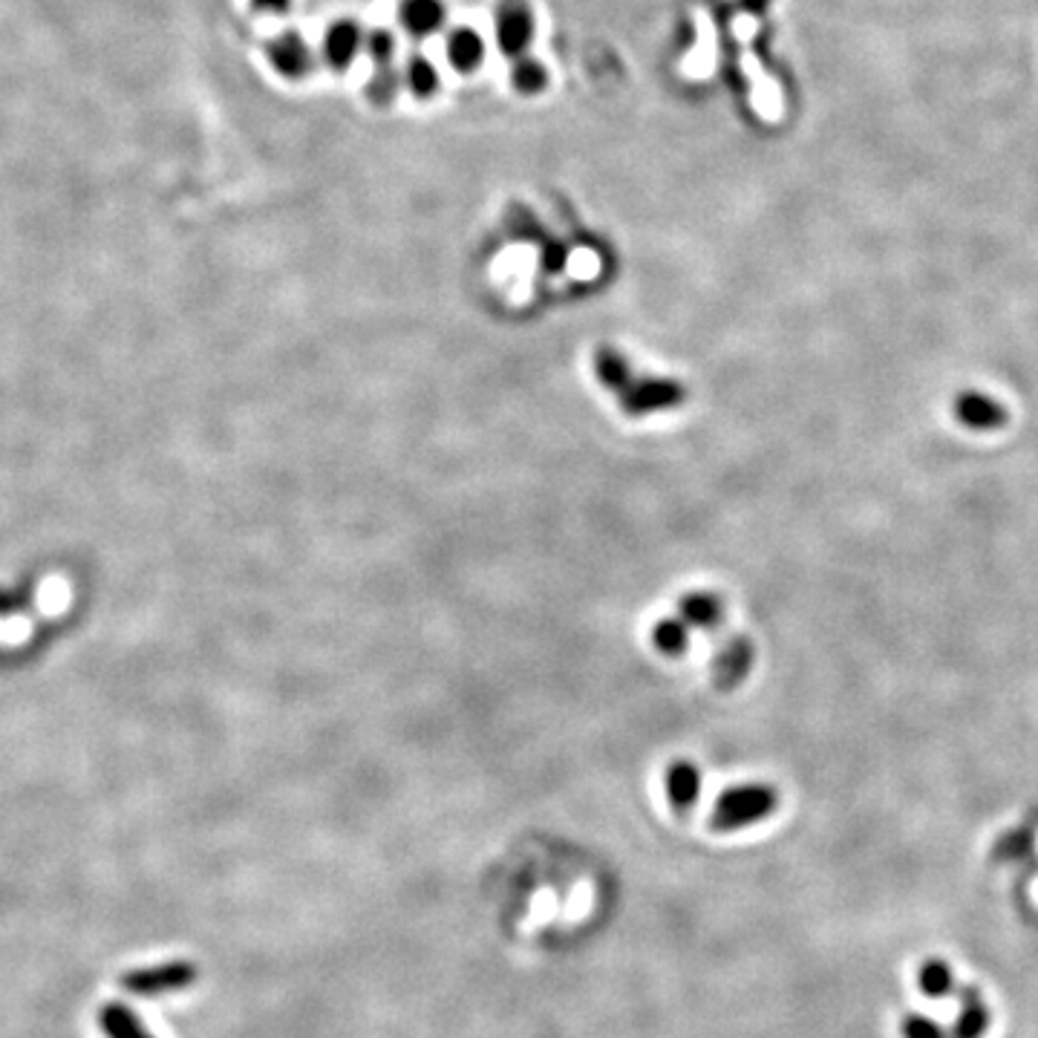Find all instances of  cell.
I'll list each match as a JSON object with an SVG mask.
<instances>
[{
  "label": "cell",
  "mask_w": 1038,
  "mask_h": 1038,
  "mask_svg": "<svg viewBox=\"0 0 1038 1038\" xmlns=\"http://www.w3.org/2000/svg\"><path fill=\"white\" fill-rule=\"evenodd\" d=\"M598 379H603V384L612 390H618L621 395H626V390H635L626 407L641 413V409H655V407H667V404L678 402V390H669V393H644V387H635L632 384L630 375V364L623 361L618 352L612 349H600L598 352Z\"/></svg>",
  "instance_id": "cell-3"
},
{
  "label": "cell",
  "mask_w": 1038,
  "mask_h": 1038,
  "mask_svg": "<svg viewBox=\"0 0 1038 1038\" xmlns=\"http://www.w3.org/2000/svg\"><path fill=\"white\" fill-rule=\"evenodd\" d=\"M966 993H970V995H963L961 1016H958L952 1036H955V1038H981L986 1032V1027H990V1013H986V1007L981 1004V998L975 995V990H966Z\"/></svg>",
  "instance_id": "cell-13"
},
{
  "label": "cell",
  "mask_w": 1038,
  "mask_h": 1038,
  "mask_svg": "<svg viewBox=\"0 0 1038 1038\" xmlns=\"http://www.w3.org/2000/svg\"><path fill=\"white\" fill-rule=\"evenodd\" d=\"M658 646L664 652H681L684 649V630L678 623H664L658 630Z\"/></svg>",
  "instance_id": "cell-20"
},
{
  "label": "cell",
  "mask_w": 1038,
  "mask_h": 1038,
  "mask_svg": "<svg viewBox=\"0 0 1038 1038\" xmlns=\"http://www.w3.org/2000/svg\"><path fill=\"white\" fill-rule=\"evenodd\" d=\"M265 55H269V62H272L274 73L288 81H297V78H304L312 73V50L306 46V41L297 35V32H283L277 39H272L265 44Z\"/></svg>",
  "instance_id": "cell-5"
},
{
  "label": "cell",
  "mask_w": 1038,
  "mask_h": 1038,
  "mask_svg": "<svg viewBox=\"0 0 1038 1038\" xmlns=\"http://www.w3.org/2000/svg\"><path fill=\"white\" fill-rule=\"evenodd\" d=\"M251 9L269 12V15H286L292 9V0H251Z\"/></svg>",
  "instance_id": "cell-21"
},
{
  "label": "cell",
  "mask_w": 1038,
  "mask_h": 1038,
  "mask_svg": "<svg viewBox=\"0 0 1038 1038\" xmlns=\"http://www.w3.org/2000/svg\"><path fill=\"white\" fill-rule=\"evenodd\" d=\"M776 802H779V796L767 785H758V782L739 785V788H730L721 794L713 817H710V826L719 834L744 831V828L756 826V822H765L776 811Z\"/></svg>",
  "instance_id": "cell-1"
},
{
  "label": "cell",
  "mask_w": 1038,
  "mask_h": 1038,
  "mask_svg": "<svg viewBox=\"0 0 1038 1038\" xmlns=\"http://www.w3.org/2000/svg\"><path fill=\"white\" fill-rule=\"evenodd\" d=\"M917 986H920V993L926 998H947L952 993V986H955L952 966L947 961H940V958H929L917 970Z\"/></svg>",
  "instance_id": "cell-12"
},
{
  "label": "cell",
  "mask_w": 1038,
  "mask_h": 1038,
  "mask_svg": "<svg viewBox=\"0 0 1038 1038\" xmlns=\"http://www.w3.org/2000/svg\"><path fill=\"white\" fill-rule=\"evenodd\" d=\"M511 81H514L516 90L525 92V96H537V92L548 84V73L537 58L523 55V58H516L514 73H511Z\"/></svg>",
  "instance_id": "cell-15"
},
{
  "label": "cell",
  "mask_w": 1038,
  "mask_h": 1038,
  "mask_svg": "<svg viewBox=\"0 0 1038 1038\" xmlns=\"http://www.w3.org/2000/svg\"><path fill=\"white\" fill-rule=\"evenodd\" d=\"M684 612H687V618H690L692 623L707 626V623H713L715 618H719V603H715L713 598L696 594V598H690L687 603H684Z\"/></svg>",
  "instance_id": "cell-19"
},
{
  "label": "cell",
  "mask_w": 1038,
  "mask_h": 1038,
  "mask_svg": "<svg viewBox=\"0 0 1038 1038\" xmlns=\"http://www.w3.org/2000/svg\"><path fill=\"white\" fill-rule=\"evenodd\" d=\"M955 416L961 425L972 427V430H990V427H1001L1007 422V413L993 398H984L977 393H963L955 402Z\"/></svg>",
  "instance_id": "cell-8"
},
{
  "label": "cell",
  "mask_w": 1038,
  "mask_h": 1038,
  "mask_svg": "<svg viewBox=\"0 0 1038 1038\" xmlns=\"http://www.w3.org/2000/svg\"><path fill=\"white\" fill-rule=\"evenodd\" d=\"M482 55H485V44H482L477 32L468 30V26L450 32L448 58L456 67V73H473L482 64Z\"/></svg>",
  "instance_id": "cell-11"
},
{
  "label": "cell",
  "mask_w": 1038,
  "mask_h": 1038,
  "mask_svg": "<svg viewBox=\"0 0 1038 1038\" xmlns=\"http://www.w3.org/2000/svg\"><path fill=\"white\" fill-rule=\"evenodd\" d=\"M667 799L678 813H687L698 802L701 794V776L690 762H675L667 771Z\"/></svg>",
  "instance_id": "cell-9"
},
{
  "label": "cell",
  "mask_w": 1038,
  "mask_h": 1038,
  "mask_svg": "<svg viewBox=\"0 0 1038 1038\" xmlns=\"http://www.w3.org/2000/svg\"><path fill=\"white\" fill-rule=\"evenodd\" d=\"M364 44L370 50V58L375 62V67H390L395 55V39L387 30H372L364 39Z\"/></svg>",
  "instance_id": "cell-17"
},
{
  "label": "cell",
  "mask_w": 1038,
  "mask_h": 1038,
  "mask_svg": "<svg viewBox=\"0 0 1038 1038\" xmlns=\"http://www.w3.org/2000/svg\"><path fill=\"white\" fill-rule=\"evenodd\" d=\"M767 0H744V9H751V12H758V9H765Z\"/></svg>",
  "instance_id": "cell-22"
},
{
  "label": "cell",
  "mask_w": 1038,
  "mask_h": 1038,
  "mask_svg": "<svg viewBox=\"0 0 1038 1038\" xmlns=\"http://www.w3.org/2000/svg\"><path fill=\"white\" fill-rule=\"evenodd\" d=\"M364 46V35L356 21H335L326 30L324 39V58L332 69H347L356 62L358 50Z\"/></svg>",
  "instance_id": "cell-6"
},
{
  "label": "cell",
  "mask_w": 1038,
  "mask_h": 1038,
  "mask_svg": "<svg viewBox=\"0 0 1038 1038\" xmlns=\"http://www.w3.org/2000/svg\"><path fill=\"white\" fill-rule=\"evenodd\" d=\"M99 1024L107 1038H156L144 1027L142 1018H139L128 1004H122V1001L105 1004L99 1013Z\"/></svg>",
  "instance_id": "cell-10"
},
{
  "label": "cell",
  "mask_w": 1038,
  "mask_h": 1038,
  "mask_svg": "<svg viewBox=\"0 0 1038 1038\" xmlns=\"http://www.w3.org/2000/svg\"><path fill=\"white\" fill-rule=\"evenodd\" d=\"M199 970L190 961H167L144 970H130L119 977V986L124 993L139 995V998H160V995L179 993L197 984Z\"/></svg>",
  "instance_id": "cell-2"
},
{
  "label": "cell",
  "mask_w": 1038,
  "mask_h": 1038,
  "mask_svg": "<svg viewBox=\"0 0 1038 1038\" xmlns=\"http://www.w3.org/2000/svg\"><path fill=\"white\" fill-rule=\"evenodd\" d=\"M395 87H398V78H395L393 67H379L375 76L370 78V84H367V96L375 105H387V101L395 99Z\"/></svg>",
  "instance_id": "cell-16"
},
{
  "label": "cell",
  "mask_w": 1038,
  "mask_h": 1038,
  "mask_svg": "<svg viewBox=\"0 0 1038 1038\" xmlns=\"http://www.w3.org/2000/svg\"><path fill=\"white\" fill-rule=\"evenodd\" d=\"M445 15L448 12H445L441 0H402V7H398V21L416 39H427L433 32H439L445 26Z\"/></svg>",
  "instance_id": "cell-7"
},
{
  "label": "cell",
  "mask_w": 1038,
  "mask_h": 1038,
  "mask_svg": "<svg viewBox=\"0 0 1038 1038\" xmlns=\"http://www.w3.org/2000/svg\"><path fill=\"white\" fill-rule=\"evenodd\" d=\"M534 41V12L525 0H502L496 9V44L502 55L523 58Z\"/></svg>",
  "instance_id": "cell-4"
},
{
  "label": "cell",
  "mask_w": 1038,
  "mask_h": 1038,
  "mask_svg": "<svg viewBox=\"0 0 1038 1038\" xmlns=\"http://www.w3.org/2000/svg\"><path fill=\"white\" fill-rule=\"evenodd\" d=\"M404 81H407L409 92L416 96V99H430L433 92L439 90V73L427 62L425 55H413L407 62V69H404Z\"/></svg>",
  "instance_id": "cell-14"
},
{
  "label": "cell",
  "mask_w": 1038,
  "mask_h": 1038,
  "mask_svg": "<svg viewBox=\"0 0 1038 1038\" xmlns=\"http://www.w3.org/2000/svg\"><path fill=\"white\" fill-rule=\"evenodd\" d=\"M900 1030L903 1038H947V1032H943L938 1021L920 1016V1013H909V1016L903 1018Z\"/></svg>",
  "instance_id": "cell-18"
}]
</instances>
